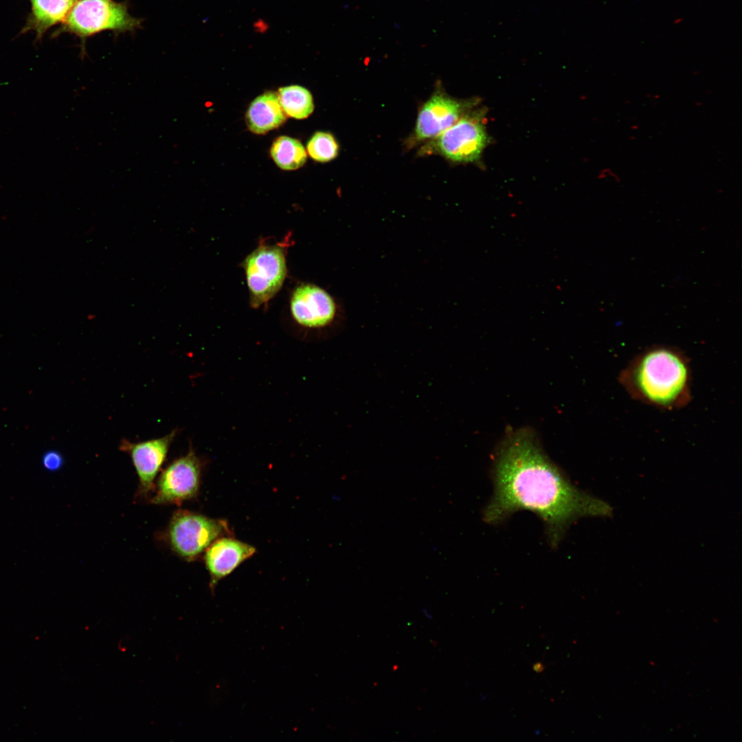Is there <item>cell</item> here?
Returning a JSON list of instances; mask_svg holds the SVG:
<instances>
[{
	"label": "cell",
	"mask_w": 742,
	"mask_h": 742,
	"mask_svg": "<svg viewBox=\"0 0 742 742\" xmlns=\"http://www.w3.org/2000/svg\"><path fill=\"white\" fill-rule=\"evenodd\" d=\"M76 0H29L30 12L21 34L33 31L36 40L53 26L62 23Z\"/></svg>",
	"instance_id": "13"
},
{
	"label": "cell",
	"mask_w": 742,
	"mask_h": 742,
	"mask_svg": "<svg viewBox=\"0 0 742 742\" xmlns=\"http://www.w3.org/2000/svg\"><path fill=\"white\" fill-rule=\"evenodd\" d=\"M465 106L440 91L434 93L418 112L412 142L436 138L464 115Z\"/></svg>",
	"instance_id": "10"
},
{
	"label": "cell",
	"mask_w": 742,
	"mask_h": 742,
	"mask_svg": "<svg viewBox=\"0 0 742 742\" xmlns=\"http://www.w3.org/2000/svg\"><path fill=\"white\" fill-rule=\"evenodd\" d=\"M245 119L251 132L264 135L282 126L287 117L280 104L277 93L269 91L257 96L250 103Z\"/></svg>",
	"instance_id": "12"
},
{
	"label": "cell",
	"mask_w": 742,
	"mask_h": 742,
	"mask_svg": "<svg viewBox=\"0 0 742 742\" xmlns=\"http://www.w3.org/2000/svg\"><path fill=\"white\" fill-rule=\"evenodd\" d=\"M280 104L286 115L297 120L308 117L314 111L311 92L300 85H289L278 91Z\"/></svg>",
	"instance_id": "15"
},
{
	"label": "cell",
	"mask_w": 742,
	"mask_h": 742,
	"mask_svg": "<svg viewBox=\"0 0 742 742\" xmlns=\"http://www.w3.org/2000/svg\"><path fill=\"white\" fill-rule=\"evenodd\" d=\"M290 233L282 241L261 240L242 262L253 308L267 304L282 288L287 274L286 253Z\"/></svg>",
	"instance_id": "4"
},
{
	"label": "cell",
	"mask_w": 742,
	"mask_h": 742,
	"mask_svg": "<svg viewBox=\"0 0 742 742\" xmlns=\"http://www.w3.org/2000/svg\"><path fill=\"white\" fill-rule=\"evenodd\" d=\"M618 381L633 399L659 409H679L692 399L690 361L674 346L645 348L620 371Z\"/></svg>",
	"instance_id": "2"
},
{
	"label": "cell",
	"mask_w": 742,
	"mask_h": 742,
	"mask_svg": "<svg viewBox=\"0 0 742 742\" xmlns=\"http://www.w3.org/2000/svg\"><path fill=\"white\" fill-rule=\"evenodd\" d=\"M226 535H230V530L225 520L187 510L172 515L166 532L170 549L189 562L196 560L212 542Z\"/></svg>",
	"instance_id": "5"
},
{
	"label": "cell",
	"mask_w": 742,
	"mask_h": 742,
	"mask_svg": "<svg viewBox=\"0 0 742 742\" xmlns=\"http://www.w3.org/2000/svg\"><path fill=\"white\" fill-rule=\"evenodd\" d=\"M429 143L424 150L436 153L455 162H470L480 157L488 137L479 115H464Z\"/></svg>",
	"instance_id": "6"
},
{
	"label": "cell",
	"mask_w": 742,
	"mask_h": 742,
	"mask_svg": "<svg viewBox=\"0 0 742 742\" xmlns=\"http://www.w3.org/2000/svg\"><path fill=\"white\" fill-rule=\"evenodd\" d=\"M256 552L254 546L230 537L223 536L212 542L204 552L203 557L210 577V589L214 591L221 579Z\"/></svg>",
	"instance_id": "11"
},
{
	"label": "cell",
	"mask_w": 742,
	"mask_h": 742,
	"mask_svg": "<svg viewBox=\"0 0 742 742\" xmlns=\"http://www.w3.org/2000/svg\"><path fill=\"white\" fill-rule=\"evenodd\" d=\"M270 155L275 164L284 170L299 169L307 159V153L302 143L297 139L284 135L273 141Z\"/></svg>",
	"instance_id": "14"
},
{
	"label": "cell",
	"mask_w": 742,
	"mask_h": 742,
	"mask_svg": "<svg viewBox=\"0 0 742 742\" xmlns=\"http://www.w3.org/2000/svg\"><path fill=\"white\" fill-rule=\"evenodd\" d=\"M339 144L333 135L324 131L315 133L306 145L308 155L313 160L322 163L335 159L339 154Z\"/></svg>",
	"instance_id": "16"
},
{
	"label": "cell",
	"mask_w": 742,
	"mask_h": 742,
	"mask_svg": "<svg viewBox=\"0 0 742 742\" xmlns=\"http://www.w3.org/2000/svg\"><path fill=\"white\" fill-rule=\"evenodd\" d=\"M64 460L60 452L55 450H49L44 453L42 458L43 467L49 471H57L63 466Z\"/></svg>",
	"instance_id": "17"
},
{
	"label": "cell",
	"mask_w": 742,
	"mask_h": 742,
	"mask_svg": "<svg viewBox=\"0 0 742 742\" xmlns=\"http://www.w3.org/2000/svg\"><path fill=\"white\" fill-rule=\"evenodd\" d=\"M142 20L132 16L126 2L114 0H76L54 36L62 33L74 34L82 41L104 31L133 32Z\"/></svg>",
	"instance_id": "3"
},
{
	"label": "cell",
	"mask_w": 742,
	"mask_h": 742,
	"mask_svg": "<svg viewBox=\"0 0 742 742\" xmlns=\"http://www.w3.org/2000/svg\"><path fill=\"white\" fill-rule=\"evenodd\" d=\"M203 461L190 445L188 453L170 463L161 473L150 502L156 505L175 504L196 497L199 493Z\"/></svg>",
	"instance_id": "7"
},
{
	"label": "cell",
	"mask_w": 742,
	"mask_h": 742,
	"mask_svg": "<svg viewBox=\"0 0 742 742\" xmlns=\"http://www.w3.org/2000/svg\"><path fill=\"white\" fill-rule=\"evenodd\" d=\"M292 317L300 326L323 328L334 320L337 305L333 297L322 288L310 283L297 286L290 299Z\"/></svg>",
	"instance_id": "9"
},
{
	"label": "cell",
	"mask_w": 742,
	"mask_h": 742,
	"mask_svg": "<svg viewBox=\"0 0 742 742\" xmlns=\"http://www.w3.org/2000/svg\"><path fill=\"white\" fill-rule=\"evenodd\" d=\"M177 432L174 429L166 436L143 442L121 440L120 449L129 455L138 476L137 497H146L154 491V480Z\"/></svg>",
	"instance_id": "8"
},
{
	"label": "cell",
	"mask_w": 742,
	"mask_h": 742,
	"mask_svg": "<svg viewBox=\"0 0 742 742\" xmlns=\"http://www.w3.org/2000/svg\"><path fill=\"white\" fill-rule=\"evenodd\" d=\"M532 669L535 673H540L544 671L545 666L541 662H537L532 665Z\"/></svg>",
	"instance_id": "18"
},
{
	"label": "cell",
	"mask_w": 742,
	"mask_h": 742,
	"mask_svg": "<svg viewBox=\"0 0 742 742\" xmlns=\"http://www.w3.org/2000/svg\"><path fill=\"white\" fill-rule=\"evenodd\" d=\"M493 493L483 518L498 524L521 510L543 521L550 545L556 547L572 524L585 517L609 516L605 502L576 487L545 453L529 429L511 432L493 459Z\"/></svg>",
	"instance_id": "1"
}]
</instances>
